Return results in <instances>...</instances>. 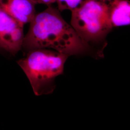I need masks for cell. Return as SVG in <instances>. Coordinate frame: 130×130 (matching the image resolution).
Segmentation results:
<instances>
[{"mask_svg":"<svg viewBox=\"0 0 130 130\" xmlns=\"http://www.w3.org/2000/svg\"><path fill=\"white\" fill-rule=\"evenodd\" d=\"M17 63L27 77L36 95L51 94L55 79L64 72L68 55L50 49H37L27 53Z\"/></svg>","mask_w":130,"mask_h":130,"instance_id":"obj_2","label":"cell"},{"mask_svg":"<svg viewBox=\"0 0 130 130\" xmlns=\"http://www.w3.org/2000/svg\"><path fill=\"white\" fill-rule=\"evenodd\" d=\"M89 1L90 0H56V3L60 12L66 10L72 11Z\"/></svg>","mask_w":130,"mask_h":130,"instance_id":"obj_7","label":"cell"},{"mask_svg":"<svg viewBox=\"0 0 130 130\" xmlns=\"http://www.w3.org/2000/svg\"><path fill=\"white\" fill-rule=\"evenodd\" d=\"M107 18L112 28L130 24V2L129 0H107Z\"/></svg>","mask_w":130,"mask_h":130,"instance_id":"obj_6","label":"cell"},{"mask_svg":"<svg viewBox=\"0 0 130 130\" xmlns=\"http://www.w3.org/2000/svg\"><path fill=\"white\" fill-rule=\"evenodd\" d=\"M1 50H2V49H1V48H0V51H1Z\"/></svg>","mask_w":130,"mask_h":130,"instance_id":"obj_9","label":"cell"},{"mask_svg":"<svg viewBox=\"0 0 130 130\" xmlns=\"http://www.w3.org/2000/svg\"><path fill=\"white\" fill-rule=\"evenodd\" d=\"M37 49H50L69 56L104 57L103 53L84 42L62 17L59 10L51 5L35 14L24 36L21 49L25 54Z\"/></svg>","mask_w":130,"mask_h":130,"instance_id":"obj_1","label":"cell"},{"mask_svg":"<svg viewBox=\"0 0 130 130\" xmlns=\"http://www.w3.org/2000/svg\"><path fill=\"white\" fill-rule=\"evenodd\" d=\"M35 5L29 0H0V9L24 26L36 14Z\"/></svg>","mask_w":130,"mask_h":130,"instance_id":"obj_5","label":"cell"},{"mask_svg":"<svg viewBox=\"0 0 130 130\" xmlns=\"http://www.w3.org/2000/svg\"><path fill=\"white\" fill-rule=\"evenodd\" d=\"M24 25L0 9V48L15 56L21 50Z\"/></svg>","mask_w":130,"mask_h":130,"instance_id":"obj_4","label":"cell"},{"mask_svg":"<svg viewBox=\"0 0 130 130\" xmlns=\"http://www.w3.org/2000/svg\"><path fill=\"white\" fill-rule=\"evenodd\" d=\"M34 5L41 4L50 6L54 3H56V0H29Z\"/></svg>","mask_w":130,"mask_h":130,"instance_id":"obj_8","label":"cell"},{"mask_svg":"<svg viewBox=\"0 0 130 130\" xmlns=\"http://www.w3.org/2000/svg\"><path fill=\"white\" fill-rule=\"evenodd\" d=\"M70 25L84 42L103 53L113 29L107 18V0H90L71 11Z\"/></svg>","mask_w":130,"mask_h":130,"instance_id":"obj_3","label":"cell"}]
</instances>
